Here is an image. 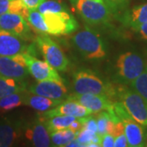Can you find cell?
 <instances>
[{"mask_svg": "<svg viewBox=\"0 0 147 147\" xmlns=\"http://www.w3.org/2000/svg\"><path fill=\"white\" fill-rule=\"evenodd\" d=\"M26 21H28L29 25L31 26L36 31L40 34H47V28L43 16L37 9L30 10Z\"/></svg>", "mask_w": 147, "mask_h": 147, "instance_id": "cell-24", "label": "cell"}, {"mask_svg": "<svg viewBox=\"0 0 147 147\" xmlns=\"http://www.w3.org/2000/svg\"><path fill=\"white\" fill-rule=\"evenodd\" d=\"M112 13H116L123 11L128 5L130 0H103Z\"/></svg>", "mask_w": 147, "mask_h": 147, "instance_id": "cell-29", "label": "cell"}, {"mask_svg": "<svg viewBox=\"0 0 147 147\" xmlns=\"http://www.w3.org/2000/svg\"><path fill=\"white\" fill-rule=\"evenodd\" d=\"M92 114V111H90L83 105L79 104V102L66 99L65 100H62L57 106L44 112L42 117L45 119L57 115H69L75 118H83Z\"/></svg>", "mask_w": 147, "mask_h": 147, "instance_id": "cell-14", "label": "cell"}, {"mask_svg": "<svg viewBox=\"0 0 147 147\" xmlns=\"http://www.w3.org/2000/svg\"><path fill=\"white\" fill-rule=\"evenodd\" d=\"M100 146L113 147L115 146V137L110 133H106L100 137Z\"/></svg>", "mask_w": 147, "mask_h": 147, "instance_id": "cell-31", "label": "cell"}, {"mask_svg": "<svg viewBox=\"0 0 147 147\" xmlns=\"http://www.w3.org/2000/svg\"><path fill=\"white\" fill-rule=\"evenodd\" d=\"M72 39L79 53L88 60H101L106 56L105 42L96 32L90 28L86 27L76 33Z\"/></svg>", "mask_w": 147, "mask_h": 147, "instance_id": "cell-3", "label": "cell"}, {"mask_svg": "<svg viewBox=\"0 0 147 147\" xmlns=\"http://www.w3.org/2000/svg\"><path fill=\"white\" fill-rule=\"evenodd\" d=\"M37 10L42 14H46V13H57L60 11H67V8L59 1L44 0L38 7Z\"/></svg>", "mask_w": 147, "mask_h": 147, "instance_id": "cell-26", "label": "cell"}, {"mask_svg": "<svg viewBox=\"0 0 147 147\" xmlns=\"http://www.w3.org/2000/svg\"><path fill=\"white\" fill-rule=\"evenodd\" d=\"M73 88L79 94L105 95L110 99H116V87L105 83L96 74L88 69H81L74 74Z\"/></svg>", "mask_w": 147, "mask_h": 147, "instance_id": "cell-1", "label": "cell"}, {"mask_svg": "<svg viewBox=\"0 0 147 147\" xmlns=\"http://www.w3.org/2000/svg\"><path fill=\"white\" fill-rule=\"evenodd\" d=\"M136 30L138 32L139 35L141 36L142 39L147 41V22L141 25Z\"/></svg>", "mask_w": 147, "mask_h": 147, "instance_id": "cell-34", "label": "cell"}, {"mask_svg": "<svg viewBox=\"0 0 147 147\" xmlns=\"http://www.w3.org/2000/svg\"><path fill=\"white\" fill-rule=\"evenodd\" d=\"M115 147H127L128 146V142L124 133L121 134L118 137H115Z\"/></svg>", "mask_w": 147, "mask_h": 147, "instance_id": "cell-32", "label": "cell"}, {"mask_svg": "<svg viewBox=\"0 0 147 147\" xmlns=\"http://www.w3.org/2000/svg\"><path fill=\"white\" fill-rule=\"evenodd\" d=\"M26 90V84L22 80H16L0 75V99L13 92Z\"/></svg>", "mask_w": 147, "mask_h": 147, "instance_id": "cell-21", "label": "cell"}, {"mask_svg": "<svg viewBox=\"0 0 147 147\" xmlns=\"http://www.w3.org/2000/svg\"><path fill=\"white\" fill-rule=\"evenodd\" d=\"M116 99L132 119L143 126H147V101L142 96L126 85L116 87Z\"/></svg>", "mask_w": 147, "mask_h": 147, "instance_id": "cell-4", "label": "cell"}, {"mask_svg": "<svg viewBox=\"0 0 147 147\" xmlns=\"http://www.w3.org/2000/svg\"><path fill=\"white\" fill-rule=\"evenodd\" d=\"M7 12L21 15L25 20H27L30 9L21 0H10V4H9V8H8Z\"/></svg>", "mask_w": 147, "mask_h": 147, "instance_id": "cell-28", "label": "cell"}, {"mask_svg": "<svg viewBox=\"0 0 147 147\" xmlns=\"http://www.w3.org/2000/svg\"><path fill=\"white\" fill-rule=\"evenodd\" d=\"M47 28V34L54 36L69 34L76 31L79 24L68 11L42 14Z\"/></svg>", "mask_w": 147, "mask_h": 147, "instance_id": "cell-8", "label": "cell"}, {"mask_svg": "<svg viewBox=\"0 0 147 147\" xmlns=\"http://www.w3.org/2000/svg\"><path fill=\"white\" fill-rule=\"evenodd\" d=\"M35 42L40 49L45 61L57 71H65L69 61L61 48L46 34L36 37Z\"/></svg>", "mask_w": 147, "mask_h": 147, "instance_id": "cell-7", "label": "cell"}, {"mask_svg": "<svg viewBox=\"0 0 147 147\" xmlns=\"http://www.w3.org/2000/svg\"><path fill=\"white\" fill-rule=\"evenodd\" d=\"M30 10H35L44 0H21Z\"/></svg>", "mask_w": 147, "mask_h": 147, "instance_id": "cell-33", "label": "cell"}, {"mask_svg": "<svg viewBox=\"0 0 147 147\" xmlns=\"http://www.w3.org/2000/svg\"><path fill=\"white\" fill-rule=\"evenodd\" d=\"M94 1H96V2H103V0H94Z\"/></svg>", "mask_w": 147, "mask_h": 147, "instance_id": "cell-37", "label": "cell"}, {"mask_svg": "<svg viewBox=\"0 0 147 147\" xmlns=\"http://www.w3.org/2000/svg\"><path fill=\"white\" fill-rule=\"evenodd\" d=\"M66 146L69 147H82L83 146V145L80 143V142L78 141V139L77 138H75V139H74L72 140L71 142L68 143L67 145H66Z\"/></svg>", "mask_w": 147, "mask_h": 147, "instance_id": "cell-36", "label": "cell"}, {"mask_svg": "<svg viewBox=\"0 0 147 147\" xmlns=\"http://www.w3.org/2000/svg\"><path fill=\"white\" fill-rule=\"evenodd\" d=\"M21 135V124L18 123L3 122L0 123V147L15 144Z\"/></svg>", "mask_w": 147, "mask_h": 147, "instance_id": "cell-17", "label": "cell"}, {"mask_svg": "<svg viewBox=\"0 0 147 147\" xmlns=\"http://www.w3.org/2000/svg\"><path fill=\"white\" fill-rule=\"evenodd\" d=\"M77 118L69 115H57L46 119L45 125L47 127L49 132L57 131L64 128H67L70 123L76 119Z\"/></svg>", "mask_w": 147, "mask_h": 147, "instance_id": "cell-23", "label": "cell"}, {"mask_svg": "<svg viewBox=\"0 0 147 147\" xmlns=\"http://www.w3.org/2000/svg\"><path fill=\"white\" fill-rule=\"evenodd\" d=\"M66 99L79 102V104L88 108L92 113H97L103 110H105L110 114L115 113L114 110L115 102L105 95L74 93L67 96Z\"/></svg>", "mask_w": 147, "mask_h": 147, "instance_id": "cell-11", "label": "cell"}, {"mask_svg": "<svg viewBox=\"0 0 147 147\" xmlns=\"http://www.w3.org/2000/svg\"><path fill=\"white\" fill-rule=\"evenodd\" d=\"M114 110L124 127V134L131 147L146 146L147 134L143 125L132 119L119 101H115Z\"/></svg>", "mask_w": 147, "mask_h": 147, "instance_id": "cell-5", "label": "cell"}, {"mask_svg": "<svg viewBox=\"0 0 147 147\" xmlns=\"http://www.w3.org/2000/svg\"><path fill=\"white\" fill-rule=\"evenodd\" d=\"M110 120H111V114L105 110L100 111V114L96 117L97 133L100 137L107 133Z\"/></svg>", "mask_w": 147, "mask_h": 147, "instance_id": "cell-27", "label": "cell"}, {"mask_svg": "<svg viewBox=\"0 0 147 147\" xmlns=\"http://www.w3.org/2000/svg\"><path fill=\"white\" fill-rule=\"evenodd\" d=\"M45 123L42 121H35L27 127L26 137L34 146L47 147L51 146V137Z\"/></svg>", "mask_w": 147, "mask_h": 147, "instance_id": "cell-16", "label": "cell"}, {"mask_svg": "<svg viewBox=\"0 0 147 147\" xmlns=\"http://www.w3.org/2000/svg\"><path fill=\"white\" fill-rule=\"evenodd\" d=\"M28 91L24 90L21 92H13L11 94L5 96L0 99V110L3 111H8L22 105H25V100Z\"/></svg>", "mask_w": 147, "mask_h": 147, "instance_id": "cell-20", "label": "cell"}, {"mask_svg": "<svg viewBox=\"0 0 147 147\" xmlns=\"http://www.w3.org/2000/svg\"><path fill=\"white\" fill-rule=\"evenodd\" d=\"M27 48L26 43L22 38L0 30V57H12L26 53Z\"/></svg>", "mask_w": 147, "mask_h": 147, "instance_id": "cell-15", "label": "cell"}, {"mask_svg": "<svg viewBox=\"0 0 147 147\" xmlns=\"http://www.w3.org/2000/svg\"><path fill=\"white\" fill-rule=\"evenodd\" d=\"M29 92L32 94L42 96L55 100H63L67 97V88L63 82L57 81H38L29 87Z\"/></svg>", "mask_w": 147, "mask_h": 147, "instance_id": "cell-12", "label": "cell"}, {"mask_svg": "<svg viewBox=\"0 0 147 147\" xmlns=\"http://www.w3.org/2000/svg\"><path fill=\"white\" fill-rule=\"evenodd\" d=\"M0 30L11 33L23 39L30 35V25L21 15L6 12L0 16Z\"/></svg>", "mask_w": 147, "mask_h": 147, "instance_id": "cell-13", "label": "cell"}, {"mask_svg": "<svg viewBox=\"0 0 147 147\" xmlns=\"http://www.w3.org/2000/svg\"><path fill=\"white\" fill-rule=\"evenodd\" d=\"M23 53L12 57H0V75L20 81L26 79L30 73Z\"/></svg>", "mask_w": 147, "mask_h": 147, "instance_id": "cell-10", "label": "cell"}, {"mask_svg": "<svg viewBox=\"0 0 147 147\" xmlns=\"http://www.w3.org/2000/svg\"><path fill=\"white\" fill-rule=\"evenodd\" d=\"M84 128L88 130V131L97 133V123H96V118L93 116H91V115L85 117L84 121Z\"/></svg>", "mask_w": 147, "mask_h": 147, "instance_id": "cell-30", "label": "cell"}, {"mask_svg": "<svg viewBox=\"0 0 147 147\" xmlns=\"http://www.w3.org/2000/svg\"><path fill=\"white\" fill-rule=\"evenodd\" d=\"M79 132H75L69 128H64L50 132L51 142L54 146H66V145L75 139Z\"/></svg>", "mask_w": 147, "mask_h": 147, "instance_id": "cell-22", "label": "cell"}, {"mask_svg": "<svg viewBox=\"0 0 147 147\" xmlns=\"http://www.w3.org/2000/svg\"><path fill=\"white\" fill-rule=\"evenodd\" d=\"M10 0H0V16L8 11Z\"/></svg>", "mask_w": 147, "mask_h": 147, "instance_id": "cell-35", "label": "cell"}, {"mask_svg": "<svg viewBox=\"0 0 147 147\" xmlns=\"http://www.w3.org/2000/svg\"><path fill=\"white\" fill-rule=\"evenodd\" d=\"M80 16L90 25L104 24L110 21L112 11L104 2L94 0H73Z\"/></svg>", "mask_w": 147, "mask_h": 147, "instance_id": "cell-6", "label": "cell"}, {"mask_svg": "<svg viewBox=\"0 0 147 147\" xmlns=\"http://www.w3.org/2000/svg\"><path fill=\"white\" fill-rule=\"evenodd\" d=\"M127 24L135 30L141 25L147 22V3L135 7L125 16Z\"/></svg>", "mask_w": 147, "mask_h": 147, "instance_id": "cell-19", "label": "cell"}, {"mask_svg": "<svg viewBox=\"0 0 147 147\" xmlns=\"http://www.w3.org/2000/svg\"><path fill=\"white\" fill-rule=\"evenodd\" d=\"M63 100H55L42 96L32 94L29 91L27 92L25 100V105L33 108L39 112H46L54 107L57 106Z\"/></svg>", "mask_w": 147, "mask_h": 147, "instance_id": "cell-18", "label": "cell"}, {"mask_svg": "<svg viewBox=\"0 0 147 147\" xmlns=\"http://www.w3.org/2000/svg\"><path fill=\"white\" fill-rule=\"evenodd\" d=\"M129 86L147 101V64L143 72Z\"/></svg>", "mask_w": 147, "mask_h": 147, "instance_id": "cell-25", "label": "cell"}, {"mask_svg": "<svg viewBox=\"0 0 147 147\" xmlns=\"http://www.w3.org/2000/svg\"><path fill=\"white\" fill-rule=\"evenodd\" d=\"M146 64L138 53L130 51L122 53L116 60L114 80L121 85H129L143 72Z\"/></svg>", "mask_w": 147, "mask_h": 147, "instance_id": "cell-2", "label": "cell"}, {"mask_svg": "<svg viewBox=\"0 0 147 147\" xmlns=\"http://www.w3.org/2000/svg\"><path fill=\"white\" fill-rule=\"evenodd\" d=\"M24 57L26 61L29 73L36 79L37 81H57L63 82L61 77L58 74L57 70L50 65L47 61H42L34 57L30 53H24Z\"/></svg>", "mask_w": 147, "mask_h": 147, "instance_id": "cell-9", "label": "cell"}]
</instances>
